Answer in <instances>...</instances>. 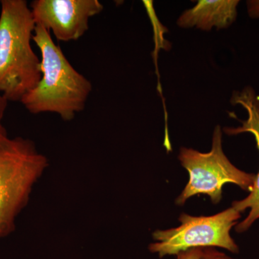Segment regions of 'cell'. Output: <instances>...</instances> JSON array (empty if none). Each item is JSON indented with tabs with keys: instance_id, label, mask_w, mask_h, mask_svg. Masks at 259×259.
<instances>
[{
	"instance_id": "6da1fadb",
	"label": "cell",
	"mask_w": 259,
	"mask_h": 259,
	"mask_svg": "<svg viewBox=\"0 0 259 259\" xmlns=\"http://www.w3.org/2000/svg\"><path fill=\"white\" fill-rule=\"evenodd\" d=\"M32 41L41 54V79L20 102L30 113L51 112L65 121L73 120L86 106L91 81L70 64L47 29L36 25Z\"/></svg>"
},
{
	"instance_id": "7a4b0ae2",
	"label": "cell",
	"mask_w": 259,
	"mask_h": 259,
	"mask_svg": "<svg viewBox=\"0 0 259 259\" xmlns=\"http://www.w3.org/2000/svg\"><path fill=\"white\" fill-rule=\"evenodd\" d=\"M0 11V93L20 102L41 79L40 60L32 50L35 25L25 0H2Z\"/></svg>"
},
{
	"instance_id": "3957f363",
	"label": "cell",
	"mask_w": 259,
	"mask_h": 259,
	"mask_svg": "<svg viewBox=\"0 0 259 259\" xmlns=\"http://www.w3.org/2000/svg\"><path fill=\"white\" fill-rule=\"evenodd\" d=\"M48 166L47 156L31 140L8 137L0 142V239L15 231L17 218Z\"/></svg>"
},
{
	"instance_id": "277c9868",
	"label": "cell",
	"mask_w": 259,
	"mask_h": 259,
	"mask_svg": "<svg viewBox=\"0 0 259 259\" xmlns=\"http://www.w3.org/2000/svg\"><path fill=\"white\" fill-rule=\"evenodd\" d=\"M178 158L188 171L189 181L176 199L177 205H183L190 197L198 194L209 196L212 203L217 204L222 199L223 186L226 184H233L249 192L253 188L255 175L237 168L223 152L220 125L214 129L209 152L182 147Z\"/></svg>"
},
{
	"instance_id": "5b68a950",
	"label": "cell",
	"mask_w": 259,
	"mask_h": 259,
	"mask_svg": "<svg viewBox=\"0 0 259 259\" xmlns=\"http://www.w3.org/2000/svg\"><path fill=\"white\" fill-rule=\"evenodd\" d=\"M241 212L231 207L210 216H192L182 213L180 226L167 230H156L148 249L159 258L192 248H221L233 253L239 247L232 238L231 231L238 223Z\"/></svg>"
},
{
	"instance_id": "8992f818",
	"label": "cell",
	"mask_w": 259,
	"mask_h": 259,
	"mask_svg": "<svg viewBox=\"0 0 259 259\" xmlns=\"http://www.w3.org/2000/svg\"><path fill=\"white\" fill-rule=\"evenodd\" d=\"M30 8L35 25L52 32L60 41L69 42L84 35L90 19L104 7L99 0H35Z\"/></svg>"
},
{
	"instance_id": "52a82bcc",
	"label": "cell",
	"mask_w": 259,
	"mask_h": 259,
	"mask_svg": "<svg viewBox=\"0 0 259 259\" xmlns=\"http://www.w3.org/2000/svg\"><path fill=\"white\" fill-rule=\"evenodd\" d=\"M231 102L238 104L244 107L248 113V119L242 121L241 127L237 128H226L228 135H238L242 133H250L254 136L257 148L259 151V97L253 89L245 88L243 91L236 92L232 97ZM232 207L240 212L249 209L247 217L235 226L237 233H242L248 229L259 219V171L255 175L254 184L249 194L245 198L233 202Z\"/></svg>"
},
{
	"instance_id": "ba28073f",
	"label": "cell",
	"mask_w": 259,
	"mask_h": 259,
	"mask_svg": "<svg viewBox=\"0 0 259 259\" xmlns=\"http://www.w3.org/2000/svg\"><path fill=\"white\" fill-rule=\"evenodd\" d=\"M236 0H200L191 9L185 10L177 20L180 28H197L209 31L212 28L230 26L236 20Z\"/></svg>"
},
{
	"instance_id": "9c48e42d",
	"label": "cell",
	"mask_w": 259,
	"mask_h": 259,
	"mask_svg": "<svg viewBox=\"0 0 259 259\" xmlns=\"http://www.w3.org/2000/svg\"><path fill=\"white\" fill-rule=\"evenodd\" d=\"M200 259H236L232 258L223 252L219 251L215 248H202Z\"/></svg>"
},
{
	"instance_id": "30bf717a",
	"label": "cell",
	"mask_w": 259,
	"mask_h": 259,
	"mask_svg": "<svg viewBox=\"0 0 259 259\" xmlns=\"http://www.w3.org/2000/svg\"><path fill=\"white\" fill-rule=\"evenodd\" d=\"M8 103V100L0 93V142L8 138L6 128L3 123V117H4Z\"/></svg>"
},
{
	"instance_id": "8fae6325",
	"label": "cell",
	"mask_w": 259,
	"mask_h": 259,
	"mask_svg": "<svg viewBox=\"0 0 259 259\" xmlns=\"http://www.w3.org/2000/svg\"><path fill=\"white\" fill-rule=\"evenodd\" d=\"M202 248H192V249L180 252L176 255L177 259H200Z\"/></svg>"
}]
</instances>
